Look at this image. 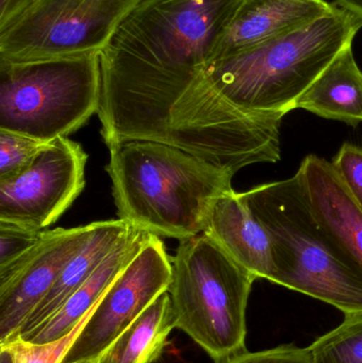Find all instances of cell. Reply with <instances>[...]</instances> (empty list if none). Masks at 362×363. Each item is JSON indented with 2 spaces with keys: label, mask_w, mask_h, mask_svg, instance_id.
I'll return each instance as SVG.
<instances>
[{
  "label": "cell",
  "mask_w": 362,
  "mask_h": 363,
  "mask_svg": "<svg viewBox=\"0 0 362 363\" xmlns=\"http://www.w3.org/2000/svg\"><path fill=\"white\" fill-rule=\"evenodd\" d=\"M242 0H142L100 52L106 147L169 144L172 108L212 62Z\"/></svg>",
  "instance_id": "6da1fadb"
},
{
  "label": "cell",
  "mask_w": 362,
  "mask_h": 363,
  "mask_svg": "<svg viewBox=\"0 0 362 363\" xmlns=\"http://www.w3.org/2000/svg\"><path fill=\"white\" fill-rule=\"evenodd\" d=\"M108 149L119 219L159 238L202 234L218 199L233 190L235 174L167 143L132 140Z\"/></svg>",
  "instance_id": "7a4b0ae2"
},
{
  "label": "cell",
  "mask_w": 362,
  "mask_h": 363,
  "mask_svg": "<svg viewBox=\"0 0 362 363\" xmlns=\"http://www.w3.org/2000/svg\"><path fill=\"white\" fill-rule=\"evenodd\" d=\"M271 235L273 283L312 296L346 315L362 313V269L315 215L301 177L242 192Z\"/></svg>",
  "instance_id": "3957f363"
},
{
  "label": "cell",
  "mask_w": 362,
  "mask_h": 363,
  "mask_svg": "<svg viewBox=\"0 0 362 363\" xmlns=\"http://www.w3.org/2000/svg\"><path fill=\"white\" fill-rule=\"evenodd\" d=\"M171 264L167 291L176 328L216 363L247 352V307L256 279L204 233L181 240Z\"/></svg>",
  "instance_id": "277c9868"
},
{
  "label": "cell",
  "mask_w": 362,
  "mask_h": 363,
  "mask_svg": "<svg viewBox=\"0 0 362 363\" xmlns=\"http://www.w3.org/2000/svg\"><path fill=\"white\" fill-rule=\"evenodd\" d=\"M100 53L0 61V130L49 143L86 125L99 110Z\"/></svg>",
  "instance_id": "5b68a950"
},
{
  "label": "cell",
  "mask_w": 362,
  "mask_h": 363,
  "mask_svg": "<svg viewBox=\"0 0 362 363\" xmlns=\"http://www.w3.org/2000/svg\"><path fill=\"white\" fill-rule=\"evenodd\" d=\"M142 0H35L0 33V61L100 53Z\"/></svg>",
  "instance_id": "8992f818"
},
{
  "label": "cell",
  "mask_w": 362,
  "mask_h": 363,
  "mask_svg": "<svg viewBox=\"0 0 362 363\" xmlns=\"http://www.w3.org/2000/svg\"><path fill=\"white\" fill-rule=\"evenodd\" d=\"M171 259L159 237H150L100 298L62 363L97 362L110 345L171 283Z\"/></svg>",
  "instance_id": "52a82bcc"
},
{
  "label": "cell",
  "mask_w": 362,
  "mask_h": 363,
  "mask_svg": "<svg viewBox=\"0 0 362 363\" xmlns=\"http://www.w3.org/2000/svg\"><path fill=\"white\" fill-rule=\"evenodd\" d=\"M87 157L68 138L49 142L29 167L0 181V220L38 230L52 225L84 189Z\"/></svg>",
  "instance_id": "ba28073f"
},
{
  "label": "cell",
  "mask_w": 362,
  "mask_h": 363,
  "mask_svg": "<svg viewBox=\"0 0 362 363\" xmlns=\"http://www.w3.org/2000/svg\"><path fill=\"white\" fill-rule=\"evenodd\" d=\"M91 230V223L44 230L26 257L0 271V345L16 337Z\"/></svg>",
  "instance_id": "9c48e42d"
},
{
  "label": "cell",
  "mask_w": 362,
  "mask_h": 363,
  "mask_svg": "<svg viewBox=\"0 0 362 363\" xmlns=\"http://www.w3.org/2000/svg\"><path fill=\"white\" fill-rule=\"evenodd\" d=\"M336 8L325 0H242L212 62L297 31Z\"/></svg>",
  "instance_id": "30bf717a"
},
{
  "label": "cell",
  "mask_w": 362,
  "mask_h": 363,
  "mask_svg": "<svg viewBox=\"0 0 362 363\" xmlns=\"http://www.w3.org/2000/svg\"><path fill=\"white\" fill-rule=\"evenodd\" d=\"M204 234L255 279L273 283L276 274L273 240L242 192L233 189L218 199Z\"/></svg>",
  "instance_id": "8fae6325"
},
{
  "label": "cell",
  "mask_w": 362,
  "mask_h": 363,
  "mask_svg": "<svg viewBox=\"0 0 362 363\" xmlns=\"http://www.w3.org/2000/svg\"><path fill=\"white\" fill-rule=\"evenodd\" d=\"M298 174L319 221L362 269V211L333 164L310 155Z\"/></svg>",
  "instance_id": "7c38bea8"
},
{
  "label": "cell",
  "mask_w": 362,
  "mask_h": 363,
  "mask_svg": "<svg viewBox=\"0 0 362 363\" xmlns=\"http://www.w3.org/2000/svg\"><path fill=\"white\" fill-rule=\"evenodd\" d=\"M152 235L132 228L127 236L106 256L85 283L42 326L23 338L33 345H45L63 338L84 319L99 302L123 269L137 255Z\"/></svg>",
  "instance_id": "4fadbf2b"
},
{
  "label": "cell",
  "mask_w": 362,
  "mask_h": 363,
  "mask_svg": "<svg viewBox=\"0 0 362 363\" xmlns=\"http://www.w3.org/2000/svg\"><path fill=\"white\" fill-rule=\"evenodd\" d=\"M131 228L132 226L120 219L93 222L91 233L84 242L64 266L50 291L32 311L15 338H25L46 323L93 274Z\"/></svg>",
  "instance_id": "5bb4252c"
},
{
  "label": "cell",
  "mask_w": 362,
  "mask_h": 363,
  "mask_svg": "<svg viewBox=\"0 0 362 363\" xmlns=\"http://www.w3.org/2000/svg\"><path fill=\"white\" fill-rule=\"evenodd\" d=\"M295 108L356 127L362 123V72L346 46L297 100Z\"/></svg>",
  "instance_id": "9a60e30c"
},
{
  "label": "cell",
  "mask_w": 362,
  "mask_h": 363,
  "mask_svg": "<svg viewBox=\"0 0 362 363\" xmlns=\"http://www.w3.org/2000/svg\"><path fill=\"white\" fill-rule=\"evenodd\" d=\"M176 328L168 291L159 296L112 345L97 363H152Z\"/></svg>",
  "instance_id": "2e32d148"
},
{
  "label": "cell",
  "mask_w": 362,
  "mask_h": 363,
  "mask_svg": "<svg viewBox=\"0 0 362 363\" xmlns=\"http://www.w3.org/2000/svg\"><path fill=\"white\" fill-rule=\"evenodd\" d=\"M307 349L314 363H362V313L346 315L338 328Z\"/></svg>",
  "instance_id": "e0dca14e"
},
{
  "label": "cell",
  "mask_w": 362,
  "mask_h": 363,
  "mask_svg": "<svg viewBox=\"0 0 362 363\" xmlns=\"http://www.w3.org/2000/svg\"><path fill=\"white\" fill-rule=\"evenodd\" d=\"M48 143L0 130V181L16 177L31 165Z\"/></svg>",
  "instance_id": "ac0fdd59"
},
{
  "label": "cell",
  "mask_w": 362,
  "mask_h": 363,
  "mask_svg": "<svg viewBox=\"0 0 362 363\" xmlns=\"http://www.w3.org/2000/svg\"><path fill=\"white\" fill-rule=\"evenodd\" d=\"M95 307L85 315L84 319L72 333L59 340L45 345H33L23 341V339L14 338L1 345L12 352L15 363H62L68 350L82 330L83 326L89 321Z\"/></svg>",
  "instance_id": "d6986e66"
},
{
  "label": "cell",
  "mask_w": 362,
  "mask_h": 363,
  "mask_svg": "<svg viewBox=\"0 0 362 363\" xmlns=\"http://www.w3.org/2000/svg\"><path fill=\"white\" fill-rule=\"evenodd\" d=\"M44 230L0 220V271L23 259L42 240Z\"/></svg>",
  "instance_id": "ffe728a7"
},
{
  "label": "cell",
  "mask_w": 362,
  "mask_h": 363,
  "mask_svg": "<svg viewBox=\"0 0 362 363\" xmlns=\"http://www.w3.org/2000/svg\"><path fill=\"white\" fill-rule=\"evenodd\" d=\"M332 164L362 211V148L344 143Z\"/></svg>",
  "instance_id": "44dd1931"
},
{
  "label": "cell",
  "mask_w": 362,
  "mask_h": 363,
  "mask_svg": "<svg viewBox=\"0 0 362 363\" xmlns=\"http://www.w3.org/2000/svg\"><path fill=\"white\" fill-rule=\"evenodd\" d=\"M222 363H314L307 347L282 345L256 353L239 354Z\"/></svg>",
  "instance_id": "7402d4cb"
},
{
  "label": "cell",
  "mask_w": 362,
  "mask_h": 363,
  "mask_svg": "<svg viewBox=\"0 0 362 363\" xmlns=\"http://www.w3.org/2000/svg\"><path fill=\"white\" fill-rule=\"evenodd\" d=\"M35 0H0V33L11 27Z\"/></svg>",
  "instance_id": "603a6c76"
},
{
  "label": "cell",
  "mask_w": 362,
  "mask_h": 363,
  "mask_svg": "<svg viewBox=\"0 0 362 363\" xmlns=\"http://www.w3.org/2000/svg\"><path fill=\"white\" fill-rule=\"evenodd\" d=\"M339 8L352 13L362 21V0H335Z\"/></svg>",
  "instance_id": "cb8c5ba5"
},
{
  "label": "cell",
  "mask_w": 362,
  "mask_h": 363,
  "mask_svg": "<svg viewBox=\"0 0 362 363\" xmlns=\"http://www.w3.org/2000/svg\"><path fill=\"white\" fill-rule=\"evenodd\" d=\"M0 363H15L12 352L4 345H0Z\"/></svg>",
  "instance_id": "d4e9b609"
},
{
  "label": "cell",
  "mask_w": 362,
  "mask_h": 363,
  "mask_svg": "<svg viewBox=\"0 0 362 363\" xmlns=\"http://www.w3.org/2000/svg\"><path fill=\"white\" fill-rule=\"evenodd\" d=\"M84 363H97V362H84Z\"/></svg>",
  "instance_id": "484cf974"
}]
</instances>
